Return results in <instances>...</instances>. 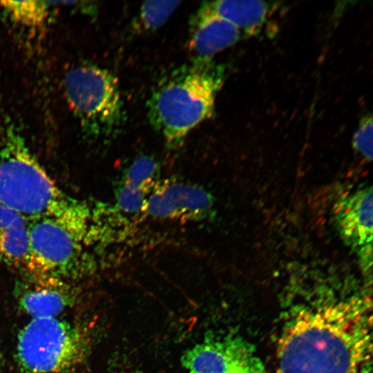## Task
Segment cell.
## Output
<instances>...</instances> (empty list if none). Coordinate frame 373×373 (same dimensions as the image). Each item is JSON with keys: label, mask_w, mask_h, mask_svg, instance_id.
<instances>
[{"label": "cell", "mask_w": 373, "mask_h": 373, "mask_svg": "<svg viewBox=\"0 0 373 373\" xmlns=\"http://www.w3.org/2000/svg\"><path fill=\"white\" fill-rule=\"evenodd\" d=\"M371 300L321 297L289 312L277 343V373H358L371 365Z\"/></svg>", "instance_id": "1"}, {"label": "cell", "mask_w": 373, "mask_h": 373, "mask_svg": "<svg viewBox=\"0 0 373 373\" xmlns=\"http://www.w3.org/2000/svg\"><path fill=\"white\" fill-rule=\"evenodd\" d=\"M223 81L222 66L212 60H193L156 84L147 102V115L169 149L179 147L194 128L213 116Z\"/></svg>", "instance_id": "2"}, {"label": "cell", "mask_w": 373, "mask_h": 373, "mask_svg": "<svg viewBox=\"0 0 373 373\" xmlns=\"http://www.w3.org/2000/svg\"><path fill=\"white\" fill-rule=\"evenodd\" d=\"M0 202L28 221L52 218L69 220L85 211L84 200L64 193L17 135L0 148Z\"/></svg>", "instance_id": "3"}, {"label": "cell", "mask_w": 373, "mask_h": 373, "mask_svg": "<svg viewBox=\"0 0 373 373\" xmlns=\"http://www.w3.org/2000/svg\"><path fill=\"white\" fill-rule=\"evenodd\" d=\"M93 218L65 222L44 218L28 221L31 260L28 271L39 278L64 282L88 267L86 248Z\"/></svg>", "instance_id": "4"}, {"label": "cell", "mask_w": 373, "mask_h": 373, "mask_svg": "<svg viewBox=\"0 0 373 373\" xmlns=\"http://www.w3.org/2000/svg\"><path fill=\"white\" fill-rule=\"evenodd\" d=\"M64 88L71 111L90 135L106 137L119 131L124 105L111 72L92 64L77 66L66 74Z\"/></svg>", "instance_id": "5"}, {"label": "cell", "mask_w": 373, "mask_h": 373, "mask_svg": "<svg viewBox=\"0 0 373 373\" xmlns=\"http://www.w3.org/2000/svg\"><path fill=\"white\" fill-rule=\"evenodd\" d=\"M87 349L79 326L57 317L33 318L19 334L16 358L21 373H63L79 364Z\"/></svg>", "instance_id": "6"}, {"label": "cell", "mask_w": 373, "mask_h": 373, "mask_svg": "<svg viewBox=\"0 0 373 373\" xmlns=\"http://www.w3.org/2000/svg\"><path fill=\"white\" fill-rule=\"evenodd\" d=\"M213 205L212 195L201 186L167 180L157 184L152 189L143 212L158 220L200 221L208 217Z\"/></svg>", "instance_id": "7"}, {"label": "cell", "mask_w": 373, "mask_h": 373, "mask_svg": "<svg viewBox=\"0 0 373 373\" xmlns=\"http://www.w3.org/2000/svg\"><path fill=\"white\" fill-rule=\"evenodd\" d=\"M257 356L251 345L239 336L208 334L186 350L181 361L189 373H234Z\"/></svg>", "instance_id": "8"}, {"label": "cell", "mask_w": 373, "mask_h": 373, "mask_svg": "<svg viewBox=\"0 0 373 373\" xmlns=\"http://www.w3.org/2000/svg\"><path fill=\"white\" fill-rule=\"evenodd\" d=\"M335 219L339 231L356 249L367 268L372 265V193L371 188L356 191L338 200Z\"/></svg>", "instance_id": "9"}, {"label": "cell", "mask_w": 373, "mask_h": 373, "mask_svg": "<svg viewBox=\"0 0 373 373\" xmlns=\"http://www.w3.org/2000/svg\"><path fill=\"white\" fill-rule=\"evenodd\" d=\"M189 39L193 60L211 61L220 51L238 42L241 31L215 13L204 2L193 16Z\"/></svg>", "instance_id": "10"}, {"label": "cell", "mask_w": 373, "mask_h": 373, "mask_svg": "<svg viewBox=\"0 0 373 373\" xmlns=\"http://www.w3.org/2000/svg\"><path fill=\"white\" fill-rule=\"evenodd\" d=\"M0 260L28 270L31 260L28 221L1 202Z\"/></svg>", "instance_id": "11"}, {"label": "cell", "mask_w": 373, "mask_h": 373, "mask_svg": "<svg viewBox=\"0 0 373 373\" xmlns=\"http://www.w3.org/2000/svg\"><path fill=\"white\" fill-rule=\"evenodd\" d=\"M39 283L20 296L21 308L33 318L57 317L71 303V296L61 281L39 278Z\"/></svg>", "instance_id": "12"}, {"label": "cell", "mask_w": 373, "mask_h": 373, "mask_svg": "<svg viewBox=\"0 0 373 373\" xmlns=\"http://www.w3.org/2000/svg\"><path fill=\"white\" fill-rule=\"evenodd\" d=\"M206 3L215 13L250 35L261 29L277 8L274 2L262 1L222 0Z\"/></svg>", "instance_id": "13"}, {"label": "cell", "mask_w": 373, "mask_h": 373, "mask_svg": "<svg viewBox=\"0 0 373 373\" xmlns=\"http://www.w3.org/2000/svg\"><path fill=\"white\" fill-rule=\"evenodd\" d=\"M49 2L41 1H2L0 8L15 23L35 28L46 21L50 14Z\"/></svg>", "instance_id": "14"}, {"label": "cell", "mask_w": 373, "mask_h": 373, "mask_svg": "<svg viewBox=\"0 0 373 373\" xmlns=\"http://www.w3.org/2000/svg\"><path fill=\"white\" fill-rule=\"evenodd\" d=\"M160 167L151 156L137 157L128 167L122 182L151 191L157 184Z\"/></svg>", "instance_id": "15"}, {"label": "cell", "mask_w": 373, "mask_h": 373, "mask_svg": "<svg viewBox=\"0 0 373 373\" xmlns=\"http://www.w3.org/2000/svg\"><path fill=\"white\" fill-rule=\"evenodd\" d=\"M179 1H149L140 7L138 21L144 30L152 31L162 27L178 7Z\"/></svg>", "instance_id": "16"}, {"label": "cell", "mask_w": 373, "mask_h": 373, "mask_svg": "<svg viewBox=\"0 0 373 373\" xmlns=\"http://www.w3.org/2000/svg\"><path fill=\"white\" fill-rule=\"evenodd\" d=\"M150 193L122 182L116 193L115 208L119 213L127 216L143 212Z\"/></svg>", "instance_id": "17"}, {"label": "cell", "mask_w": 373, "mask_h": 373, "mask_svg": "<svg viewBox=\"0 0 373 373\" xmlns=\"http://www.w3.org/2000/svg\"><path fill=\"white\" fill-rule=\"evenodd\" d=\"M353 147L365 158H372V117L371 115L362 118L353 136Z\"/></svg>", "instance_id": "18"}, {"label": "cell", "mask_w": 373, "mask_h": 373, "mask_svg": "<svg viewBox=\"0 0 373 373\" xmlns=\"http://www.w3.org/2000/svg\"><path fill=\"white\" fill-rule=\"evenodd\" d=\"M358 373H372V367H371V365L365 368V369H363V370H361V371L359 372Z\"/></svg>", "instance_id": "19"}, {"label": "cell", "mask_w": 373, "mask_h": 373, "mask_svg": "<svg viewBox=\"0 0 373 373\" xmlns=\"http://www.w3.org/2000/svg\"><path fill=\"white\" fill-rule=\"evenodd\" d=\"M137 373H141V372H137Z\"/></svg>", "instance_id": "20"}]
</instances>
